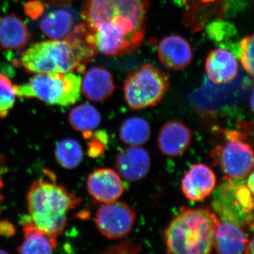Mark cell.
I'll list each match as a JSON object with an SVG mask.
<instances>
[{
  "label": "cell",
  "mask_w": 254,
  "mask_h": 254,
  "mask_svg": "<svg viewBox=\"0 0 254 254\" xmlns=\"http://www.w3.org/2000/svg\"><path fill=\"white\" fill-rule=\"evenodd\" d=\"M146 0H85L81 16L98 52L108 57L136 51L144 39Z\"/></svg>",
  "instance_id": "6da1fadb"
},
{
  "label": "cell",
  "mask_w": 254,
  "mask_h": 254,
  "mask_svg": "<svg viewBox=\"0 0 254 254\" xmlns=\"http://www.w3.org/2000/svg\"><path fill=\"white\" fill-rule=\"evenodd\" d=\"M81 201L55 182L36 180L28 190V218L36 226L58 237L67 225L68 213Z\"/></svg>",
  "instance_id": "7a4b0ae2"
},
{
  "label": "cell",
  "mask_w": 254,
  "mask_h": 254,
  "mask_svg": "<svg viewBox=\"0 0 254 254\" xmlns=\"http://www.w3.org/2000/svg\"><path fill=\"white\" fill-rule=\"evenodd\" d=\"M219 222L218 216L207 209L182 210L165 231L168 253H211Z\"/></svg>",
  "instance_id": "3957f363"
},
{
  "label": "cell",
  "mask_w": 254,
  "mask_h": 254,
  "mask_svg": "<svg viewBox=\"0 0 254 254\" xmlns=\"http://www.w3.org/2000/svg\"><path fill=\"white\" fill-rule=\"evenodd\" d=\"M81 84V76L74 72L36 73L27 83L14 85V89L18 98L67 107L80 99Z\"/></svg>",
  "instance_id": "277c9868"
},
{
  "label": "cell",
  "mask_w": 254,
  "mask_h": 254,
  "mask_svg": "<svg viewBox=\"0 0 254 254\" xmlns=\"http://www.w3.org/2000/svg\"><path fill=\"white\" fill-rule=\"evenodd\" d=\"M19 63L32 73H81L86 69L66 40L37 43L23 52Z\"/></svg>",
  "instance_id": "5b68a950"
},
{
  "label": "cell",
  "mask_w": 254,
  "mask_h": 254,
  "mask_svg": "<svg viewBox=\"0 0 254 254\" xmlns=\"http://www.w3.org/2000/svg\"><path fill=\"white\" fill-rule=\"evenodd\" d=\"M170 86L166 73L146 64L127 76L124 85L125 100L133 110L155 106L168 93Z\"/></svg>",
  "instance_id": "8992f818"
},
{
  "label": "cell",
  "mask_w": 254,
  "mask_h": 254,
  "mask_svg": "<svg viewBox=\"0 0 254 254\" xmlns=\"http://www.w3.org/2000/svg\"><path fill=\"white\" fill-rule=\"evenodd\" d=\"M215 208L222 220L235 222L243 227L253 220V193L247 185H237L232 182L225 184L218 190Z\"/></svg>",
  "instance_id": "52a82bcc"
},
{
  "label": "cell",
  "mask_w": 254,
  "mask_h": 254,
  "mask_svg": "<svg viewBox=\"0 0 254 254\" xmlns=\"http://www.w3.org/2000/svg\"><path fill=\"white\" fill-rule=\"evenodd\" d=\"M136 214L124 202L114 201L102 205L95 215V224L102 235L110 240L126 236L134 225Z\"/></svg>",
  "instance_id": "ba28073f"
},
{
  "label": "cell",
  "mask_w": 254,
  "mask_h": 254,
  "mask_svg": "<svg viewBox=\"0 0 254 254\" xmlns=\"http://www.w3.org/2000/svg\"><path fill=\"white\" fill-rule=\"evenodd\" d=\"M215 154L222 173L229 180H241L253 171V150L238 138H232Z\"/></svg>",
  "instance_id": "9c48e42d"
},
{
  "label": "cell",
  "mask_w": 254,
  "mask_h": 254,
  "mask_svg": "<svg viewBox=\"0 0 254 254\" xmlns=\"http://www.w3.org/2000/svg\"><path fill=\"white\" fill-rule=\"evenodd\" d=\"M88 193L103 203L116 201L124 193L121 177L110 168H102L92 173L87 180Z\"/></svg>",
  "instance_id": "30bf717a"
},
{
  "label": "cell",
  "mask_w": 254,
  "mask_h": 254,
  "mask_svg": "<svg viewBox=\"0 0 254 254\" xmlns=\"http://www.w3.org/2000/svg\"><path fill=\"white\" fill-rule=\"evenodd\" d=\"M216 182V176L211 169L203 164H195L182 180V192L189 200L200 201L213 193Z\"/></svg>",
  "instance_id": "8fae6325"
},
{
  "label": "cell",
  "mask_w": 254,
  "mask_h": 254,
  "mask_svg": "<svg viewBox=\"0 0 254 254\" xmlns=\"http://www.w3.org/2000/svg\"><path fill=\"white\" fill-rule=\"evenodd\" d=\"M78 17L72 8L54 7L47 11L39 21V28L51 40H64L78 24Z\"/></svg>",
  "instance_id": "7c38bea8"
},
{
  "label": "cell",
  "mask_w": 254,
  "mask_h": 254,
  "mask_svg": "<svg viewBox=\"0 0 254 254\" xmlns=\"http://www.w3.org/2000/svg\"><path fill=\"white\" fill-rule=\"evenodd\" d=\"M115 165L120 175L127 181H139L149 172V154L144 148L131 145L118 153Z\"/></svg>",
  "instance_id": "4fadbf2b"
},
{
  "label": "cell",
  "mask_w": 254,
  "mask_h": 254,
  "mask_svg": "<svg viewBox=\"0 0 254 254\" xmlns=\"http://www.w3.org/2000/svg\"><path fill=\"white\" fill-rule=\"evenodd\" d=\"M248 242L242 227L229 220H220L214 232L213 248L217 253H245Z\"/></svg>",
  "instance_id": "5bb4252c"
},
{
  "label": "cell",
  "mask_w": 254,
  "mask_h": 254,
  "mask_svg": "<svg viewBox=\"0 0 254 254\" xmlns=\"http://www.w3.org/2000/svg\"><path fill=\"white\" fill-rule=\"evenodd\" d=\"M191 141V132L181 122L165 123L159 133V150L168 157H178L185 153Z\"/></svg>",
  "instance_id": "9a60e30c"
},
{
  "label": "cell",
  "mask_w": 254,
  "mask_h": 254,
  "mask_svg": "<svg viewBox=\"0 0 254 254\" xmlns=\"http://www.w3.org/2000/svg\"><path fill=\"white\" fill-rule=\"evenodd\" d=\"M158 53L160 63L170 69H183L192 59L190 43L177 35L164 38L159 43Z\"/></svg>",
  "instance_id": "2e32d148"
},
{
  "label": "cell",
  "mask_w": 254,
  "mask_h": 254,
  "mask_svg": "<svg viewBox=\"0 0 254 254\" xmlns=\"http://www.w3.org/2000/svg\"><path fill=\"white\" fill-rule=\"evenodd\" d=\"M115 88L112 73L100 66L90 68L81 79V92L91 101L102 102L108 99Z\"/></svg>",
  "instance_id": "e0dca14e"
},
{
  "label": "cell",
  "mask_w": 254,
  "mask_h": 254,
  "mask_svg": "<svg viewBox=\"0 0 254 254\" xmlns=\"http://www.w3.org/2000/svg\"><path fill=\"white\" fill-rule=\"evenodd\" d=\"M205 70L210 81L216 84H225L237 77L238 63L231 53L218 48L209 53L205 61Z\"/></svg>",
  "instance_id": "ac0fdd59"
},
{
  "label": "cell",
  "mask_w": 254,
  "mask_h": 254,
  "mask_svg": "<svg viewBox=\"0 0 254 254\" xmlns=\"http://www.w3.org/2000/svg\"><path fill=\"white\" fill-rule=\"evenodd\" d=\"M23 241L17 247L18 253L23 254H51L56 248L58 237L41 230L30 220L28 216L22 220Z\"/></svg>",
  "instance_id": "d6986e66"
},
{
  "label": "cell",
  "mask_w": 254,
  "mask_h": 254,
  "mask_svg": "<svg viewBox=\"0 0 254 254\" xmlns=\"http://www.w3.org/2000/svg\"><path fill=\"white\" fill-rule=\"evenodd\" d=\"M31 39L27 26L17 16L6 15L0 19V46L4 50L18 51Z\"/></svg>",
  "instance_id": "ffe728a7"
},
{
  "label": "cell",
  "mask_w": 254,
  "mask_h": 254,
  "mask_svg": "<svg viewBox=\"0 0 254 254\" xmlns=\"http://www.w3.org/2000/svg\"><path fill=\"white\" fill-rule=\"evenodd\" d=\"M68 122L76 131L81 132L83 138L88 139L92 136V132L99 127L101 115L93 105L86 103L70 111Z\"/></svg>",
  "instance_id": "44dd1931"
},
{
  "label": "cell",
  "mask_w": 254,
  "mask_h": 254,
  "mask_svg": "<svg viewBox=\"0 0 254 254\" xmlns=\"http://www.w3.org/2000/svg\"><path fill=\"white\" fill-rule=\"evenodd\" d=\"M64 40L68 42L74 54L85 66L94 59L98 53L89 30L84 23H78Z\"/></svg>",
  "instance_id": "7402d4cb"
},
{
  "label": "cell",
  "mask_w": 254,
  "mask_h": 254,
  "mask_svg": "<svg viewBox=\"0 0 254 254\" xmlns=\"http://www.w3.org/2000/svg\"><path fill=\"white\" fill-rule=\"evenodd\" d=\"M150 137L149 124L143 118L127 119L120 127V138L126 144L139 146L147 143Z\"/></svg>",
  "instance_id": "603a6c76"
},
{
  "label": "cell",
  "mask_w": 254,
  "mask_h": 254,
  "mask_svg": "<svg viewBox=\"0 0 254 254\" xmlns=\"http://www.w3.org/2000/svg\"><path fill=\"white\" fill-rule=\"evenodd\" d=\"M55 155L60 166L66 170H72L81 164L83 153L77 141L73 138H64L57 143Z\"/></svg>",
  "instance_id": "cb8c5ba5"
},
{
  "label": "cell",
  "mask_w": 254,
  "mask_h": 254,
  "mask_svg": "<svg viewBox=\"0 0 254 254\" xmlns=\"http://www.w3.org/2000/svg\"><path fill=\"white\" fill-rule=\"evenodd\" d=\"M16 97L14 85L5 75L0 73V118L8 116L14 108Z\"/></svg>",
  "instance_id": "d4e9b609"
},
{
  "label": "cell",
  "mask_w": 254,
  "mask_h": 254,
  "mask_svg": "<svg viewBox=\"0 0 254 254\" xmlns=\"http://www.w3.org/2000/svg\"><path fill=\"white\" fill-rule=\"evenodd\" d=\"M254 35L245 37L240 43V59L247 72L254 75Z\"/></svg>",
  "instance_id": "484cf974"
},
{
  "label": "cell",
  "mask_w": 254,
  "mask_h": 254,
  "mask_svg": "<svg viewBox=\"0 0 254 254\" xmlns=\"http://www.w3.org/2000/svg\"><path fill=\"white\" fill-rule=\"evenodd\" d=\"M106 135H103L102 132H98L95 133V136L93 137L91 142L88 143V153L90 157L99 156L105 148V141L103 138Z\"/></svg>",
  "instance_id": "4316f807"
},
{
  "label": "cell",
  "mask_w": 254,
  "mask_h": 254,
  "mask_svg": "<svg viewBox=\"0 0 254 254\" xmlns=\"http://www.w3.org/2000/svg\"><path fill=\"white\" fill-rule=\"evenodd\" d=\"M43 8H44V5L42 4L41 1L28 3L26 13L28 16H32V18L36 17L41 14V11H43Z\"/></svg>",
  "instance_id": "83f0119b"
},
{
  "label": "cell",
  "mask_w": 254,
  "mask_h": 254,
  "mask_svg": "<svg viewBox=\"0 0 254 254\" xmlns=\"http://www.w3.org/2000/svg\"><path fill=\"white\" fill-rule=\"evenodd\" d=\"M14 233V227L11 222L6 220L0 222V236L11 237Z\"/></svg>",
  "instance_id": "f1b7e54d"
},
{
  "label": "cell",
  "mask_w": 254,
  "mask_h": 254,
  "mask_svg": "<svg viewBox=\"0 0 254 254\" xmlns=\"http://www.w3.org/2000/svg\"><path fill=\"white\" fill-rule=\"evenodd\" d=\"M247 187L250 189L252 193H254V172L252 171V173L249 175V179L248 182H247Z\"/></svg>",
  "instance_id": "f546056e"
},
{
  "label": "cell",
  "mask_w": 254,
  "mask_h": 254,
  "mask_svg": "<svg viewBox=\"0 0 254 254\" xmlns=\"http://www.w3.org/2000/svg\"><path fill=\"white\" fill-rule=\"evenodd\" d=\"M3 186H4V185H3L2 179H1V172H0V213H1V203H2L3 200H4L2 192H1V190H2Z\"/></svg>",
  "instance_id": "4dcf8cb0"
},
{
  "label": "cell",
  "mask_w": 254,
  "mask_h": 254,
  "mask_svg": "<svg viewBox=\"0 0 254 254\" xmlns=\"http://www.w3.org/2000/svg\"><path fill=\"white\" fill-rule=\"evenodd\" d=\"M251 106H252V109L254 108V94L252 93V97H251Z\"/></svg>",
  "instance_id": "1f68e13d"
},
{
  "label": "cell",
  "mask_w": 254,
  "mask_h": 254,
  "mask_svg": "<svg viewBox=\"0 0 254 254\" xmlns=\"http://www.w3.org/2000/svg\"><path fill=\"white\" fill-rule=\"evenodd\" d=\"M203 2H210V1H215V0H202Z\"/></svg>",
  "instance_id": "d6a6232c"
},
{
  "label": "cell",
  "mask_w": 254,
  "mask_h": 254,
  "mask_svg": "<svg viewBox=\"0 0 254 254\" xmlns=\"http://www.w3.org/2000/svg\"><path fill=\"white\" fill-rule=\"evenodd\" d=\"M5 251L4 250H0V253H5Z\"/></svg>",
  "instance_id": "836d02e7"
},
{
  "label": "cell",
  "mask_w": 254,
  "mask_h": 254,
  "mask_svg": "<svg viewBox=\"0 0 254 254\" xmlns=\"http://www.w3.org/2000/svg\"><path fill=\"white\" fill-rule=\"evenodd\" d=\"M11 1H18V0H11Z\"/></svg>",
  "instance_id": "e575fe53"
},
{
  "label": "cell",
  "mask_w": 254,
  "mask_h": 254,
  "mask_svg": "<svg viewBox=\"0 0 254 254\" xmlns=\"http://www.w3.org/2000/svg\"><path fill=\"white\" fill-rule=\"evenodd\" d=\"M184 1H185V0H184Z\"/></svg>",
  "instance_id": "d590c367"
}]
</instances>
